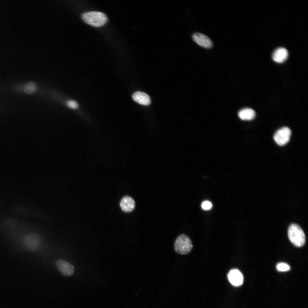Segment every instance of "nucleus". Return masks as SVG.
Listing matches in <instances>:
<instances>
[{
	"instance_id": "6e6552de",
	"label": "nucleus",
	"mask_w": 308,
	"mask_h": 308,
	"mask_svg": "<svg viewBox=\"0 0 308 308\" xmlns=\"http://www.w3.org/2000/svg\"><path fill=\"white\" fill-rule=\"evenodd\" d=\"M228 279L231 284L235 286L242 285L243 282L244 277L241 272L238 270H231L228 275Z\"/></svg>"
},
{
	"instance_id": "2eb2a0df",
	"label": "nucleus",
	"mask_w": 308,
	"mask_h": 308,
	"mask_svg": "<svg viewBox=\"0 0 308 308\" xmlns=\"http://www.w3.org/2000/svg\"><path fill=\"white\" fill-rule=\"evenodd\" d=\"M67 106L69 108L72 109H76L78 107V104L77 102L74 100H69L66 102Z\"/></svg>"
},
{
	"instance_id": "4468645a",
	"label": "nucleus",
	"mask_w": 308,
	"mask_h": 308,
	"mask_svg": "<svg viewBox=\"0 0 308 308\" xmlns=\"http://www.w3.org/2000/svg\"><path fill=\"white\" fill-rule=\"evenodd\" d=\"M277 270L279 271H286L289 270L290 266L287 264L281 262L278 263L276 266Z\"/></svg>"
},
{
	"instance_id": "9d476101",
	"label": "nucleus",
	"mask_w": 308,
	"mask_h": 308,
	"mask_svg": "<svg viewBox=\"0 0 308 308\" xmlns=\"http://www.w3.org/2000/svg\"><path fill=\"white\" fill-rule=\"evenodd\" d=\"M132 97L135 102L140 104L146 106L150 103L149 96L144 92L139 91L136 92L133 94Z\"/></svg>"
},
{
	"instance_id": "dca6fc26",
	"label": "nucleus",
	"mask_w": 308,
	"mask_h": 308,
	"mask_svg": "<svg viewBox=\"0 0 308 308\" xmlns=\"http://www.w3.org/2000/svg\"><path fill=\"white\" fill-rule=\"evenodd\" d=\"M212 204L209 201L206 200L203 201L201 204L202 208L205 210L210 209L212 207Z\"/></svg>"
},
{
	"instance_id": "9b49d317",
	"label": "nucleus",
	"mask_w": 308,
	"mask_h": 308,
	"mask_svg": "<svg viewBox=\"0 0 308 308\" xmlns=\"http://www.w3.org/2000/svg\"><path fill=\"white\" fill-rule=\"evenodd\" d=\"M120 205L122 210L125 212H130L134 209L135 203L134 200L129 196H125L121 200Z\"/></svg>"
},
{
	"instance_id": "423d86ee",
	"label": "nucleus",
	"mask_w": 308,
	"mask_h": 308,
	"mask_svg": "<svg viewBox=\"0 0 308 308\" xmlns=\"http://www.w3.org/2000/svg\"><path fill=\"white\" fill-rule=\"evenodd\" d=\"M56 264L58 270L63 275L69 276L73 273L74 268L71 264L60 259L56 261Z\"/></svg>"
},
{
	"instance_id": "ddd939ff",
	"label": "nucleus",
	"mask_w": 308,
	"mask_h": 308,
	"mask_svg": "<svg viewBox=\"0 0 308 308\" xmlns=\"http://www.w3.org/2000/svg\"><path fill=\"white\" fill-rule=\"evenodd\" d=\"M37 89L36 84L33 82H30L26 84L23 87L24 92L27 94H32L34 93Z\"/></svg>"
},
{
	"instance_id": "20e7f679",
	"label": "nucleus",
	"mask_w": 308,
	"mask_h": 308,
	"mask_svg": "<svg viewBox=\"0 0 308 308\" xmlns=\"http://www.w3.org/2000/svg\"><path fill=\"white\" fill-rule=\"evenodd\" d=\"M291 131L288 127H283L277 130L275 133L273 138L274 141L278 145L283 146L289 141Z\"/></svg>"
},
{
	"instance_id": "0eeeda50",
	"label": "nucleus",
	"mask_w": 308,
	"mask_h": 308,
	"mask_svg": "<svg viewBox=\"0 0 308 308\" xmlns=\"http://www.w3.org/2000/svg\"><path fill=\"white\" fill-rule=\"evenodd\" d=\"M192 38L193 41L200 46L206 48H210L213 46L211 39L206 35L196 33L193 34Z\"/></svg>"
},
{
	"instance_id": "39448f33",
	"label": "nucleus",
	"mask_w": 308,
	"mask_h": 308,
	"mask_svg": "<svg viewBox=\"0 0 308 308\" xmlns=\"http://www.w3.org/2000/svg\"><path fill=\"white\" fill-rule=\"evenodd\" d=\"M40 239L37 235L31 233L26 235L24 238L23 243L25 248L29 250L33 251L39 246Z\"/></svg>"
},
{
	"instance_id": "1a4fd4ad",
	"label": "nucleus",
	"mask_w": 308,
	"mask_h": 308,
	"mask_svg": "<svg viewBox=\"0 0 308 308\" xmlns=\"http://www.w3.org/2000/svg\"><path fill=\"white\" fill-rule=\"evenodd\" d=\"M288 55V51L285 48L280 47L276 49L273 52L272 58L278 63H282L287 58Z\"/></svg>"
},
{
	"instance_id": "f8f14e48",
	"label": "nucleus",
	"mask_w": 308,
	"mask_h": 308,
	"mask_svg": "<svg viewBox=\"0 0 308 308\" xmlns=\"http://www.w3.org/2000/svg\"><path fill=\"white\" fill-rule=\"evenodd\" d=\"M255 112L252 109L248 108L242 109L238 113L239 117L243 120H252L255 117Z\"/></svg>"
},
{
	"instance_id": "7ed1b4c3",
	"label": "nucleus",
	"mask_w": 308,
	"mask_h": 308,
	"mask_svg": "<svg viewBox=\"0 0 308 308\" xmlns=\"http://www.w3.org/2000/svg\"><path fill=\"white\" fill-rule=\"evenodd\" d=\"M193 247L192 242L190 238L184 234L179 235L176 238L174 243L175 252L181 255L189 254Z\"/></svg>"
},
{
	"instance_id": "f03ea898",
	"label": "nucleus",
	"mask_w": 308,
	"mask_h": 308,
	"mask_svg": "<svg viewBox=\"0 0 308 308\" xmlns=\"http://www.w3.org/2000/svg\"><path fill=\"white\" fill-rule=\"evenodd\" d=\"M288 238L291 242L296 247L303 246L305 242V234L297 225L293 224L289 226L288 232Z\"/></svg>"
},
{
	"instance_id": "f257e3e1",
	"label": "nucleus",
	"mask_w": 308,
	"mask_h": 308,
	"mask_svg": "<svg viewBox=\"0 0 308 308\" xmlns=\"http://www.w3.org/2000/svg\"><path fill=\"white\" fill-rule=\"evenodd\" d=\"M81 18L86 23L96 27L103 26L108 21L107 16L105 14L95 11L84 13L82 14Z\"/></svg>"
}]
</instances>
